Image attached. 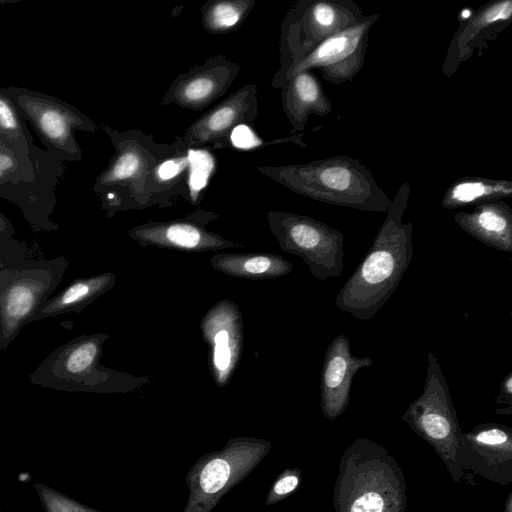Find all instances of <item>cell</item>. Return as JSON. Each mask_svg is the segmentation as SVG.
<instances>
[{
	"mask_svg": "<svg viewBox=\"0 0 512 512\" xmlns=\"http://www.w3.org/2000/svg\"><path fill=\"white\" fill-rule=\"evenodd\" d=\"M100 353V340L96 337L79 338L50 354L30 380L38 384L62 386L87 384Z\"/></svg>",
	"mask_w": 512,
	"mask_h": 512,
	"instance_id": "4fadbf2b",
	"label": "cell"
},
{
	"mask_svg": "<svg viewBox=\"0 0 512 512\" xmlns=\"http://www.w3.org/2000/svg\"><path fill=\"white\" fill-rule=\"evenodd\" d=\"M229 475V464L223 459H214L204 467L201 473V488L206 493H216L225 486Z\"/></svg>",
	"mask_w": 512,
	"mask_h": 512,
	"instance_id": "d4e9b609",
	"label": "cell"
},
{
	"mask_svg": "<svg viewBox=\"0 0 512 512\" xmlns=\"http://www.w3.org/2000/svg\"><path fill=\"white\" fill-rule=\"evenodd\" d=\"M369 356H355L349 338L340 334L327 346L320 382L321 408L329 419L338 417L347 407L355 374L371 367Z\"/></svg>",
	"mask_w": 512,
	"mask_h": 512,
	"instance_id": "7c38bea8",
	"label": "cell"
},
{
	"mask_svg": "<svg viewBox=\"0 0 512 512\" xmlns=\"http://www.w3.org/2000/svg\"><path fill=\"white\" fill-rule=\"evenodd\" d=\"M351 0H302L282 25V68L277 78L329 37L364 19Z\"/></svg>",
	"mask_w": 512,
	"mask_h": 512,
	"instance_id": "8992f818",
	"label": "cell"
},
{
	"mask_svg": "<svg viewBox=\"0 0 512 512\" xmlns=\"http://www.w3.org/2000/svg\"><path fill=\"white\" fill-rule=\"evenodd\" d=\"M4 89L25 121L30 122L46 151L62 162L81 160L75 132H95L97 127L91 118L55 96L23 87Z\"/></svg>",
	"mask_w": 512,
	"mask_h": 512,
	"instance_id": "5b68a950",
	"label": "cell"
},
{
	"mask_svg": "<svg viewBox=\"0 0 512 512\" xmlns=\"http://www.w3.org/2000/svg\"><path fill=\"white\" fill-rule=\"evenodd\" d=\"M476 442L484 445H502L509 442V434L505 427L485 425L474 436Z\"/></svg>",
	"mask_w": 512,
	"mask_h": 512,
	"instance_id": "83f0119b",
	"label": "cell"
},
{
	"mask_svg": "<svg viewBox=\"0 0 512 512\" xmlns=\"http://www.w3.org/2000/svg\"><path fill=\"white\" fill-rule=\"evenodd\" d=\"M15 234V229L9 219L0 211V238L10 237Z\"/></svg>",
	"mask_w": 512,
	"mask_h": 512,
	"instance_id": "1f68e13d",
	"label": "cell"
},
{
	"mask_svg": "<svg viewBox=\"0 0 512 512\" xmlns=\"http://www.w3.org/2000/svg\"><path fill=\"white\" fill-rule=\"evenodd\" d=\"M230 139L235 147L241 149H250L261 144V140L243 123L233 128Z\"/></svg>",
	"mask_w": 512,
	"mask_h": 512,
	"instance_id": "f1b7e54d",
	"label": "cell"
},
{
	"mask_svg": "<svg viewBox=\"0 0 512 512\" xmlns=\"http://www.w3.org/2000/svg\"><path fill=\"white\" fill-rule=\"evenodd\" d=\"M0 133L23 147H33L34 139L27 128L26 121L16 105L0 86Z\"/></svg>",
	"mask_w": 512,
	"mask_h": 512,
	"instance_id": "7402d4cb",
	"label": "cell"
},
{
	"mask_svg": "<svg viewBox=\"0 0 512 512\" xmlns=\"http://www.w3.org/2000/svg\"><path fill=\"white\" fill-rule=\"evenodd\" d=\"M261 171L300 195L334 206L384 213L391 202L372 172L349 156L265 167Z\"/></svg>",
	"mask_w": 512,
	"mask_h": 512,
	"instance_id": "3957f363",
	"label": "cell"
},
{
	"mask_svg": "<svg viewBox=\"0 0 512 512\" xmlns=\"http://www.w3.org/2000/svg\"><path fill=\"white\" fill-rule=\"evenodd\" d=\"M142 243L188 251L229 246L224 240L188 222H168L143 225L133 231Z\"/></svg>",
	"mask_w": 512,
	"mask_h": 512,
	"instance_id": "ac0fdd59",
	"label": "cell"
},
{
	"mask_svg": "<svg viewBox=\"0 0 512 512\" xmlns=\"http://www.w3.org/2000/svg\"><path fill=\"white\" fill-rule=\"evenodd\" d=\"M256 88L248 85L197 119L185 132L182 146L216 142L244 119L256 114Z\"/></svg>",
	"mask_w": 512,
	"mask_h": 512,
	"instance_id": "9a60e30c",
	"label": "cell"
},
{
	"mask_svg": "<svg viewBox=\"0 0 512 512\" xmlns=\"http://www.w3.org/2000/svg\"><path fill=\"white\" fill-rule=\"evenodd\" d=\"M188 160V185L191 193H195V191H199L205 186L213 167V159L206 151H191Z\"/></svg>",
	"mask_w": 512,
	"mask_h": 512,
	"instance_id": "cb8c5ba5",
	"label": "cell"
},
{
	"mask_svg": "<svg viewBox=\"0 0 512 512\" xmlns=\"http://www.w3.org/2000/svg\"><path fill=\"white\" fill-rule=\"evenodd\" d=\"M113 275L105 274L96 277L79 279L71 283L65 290L48 299L35 313L32 321L46 317L59 316L71 311H80L89 302L106 291L112 285Z\"/></svg>",
	"mask_w": 512,
	"mask_h": 512,
	"instance_id": "ffe728a7",
	"label": "cell"
},
{
	"mask_svg": "<svg viewBox=\"0 0 512 512\" xmlns=\"http://www.w3.org/2000/svg\"><path fill=\"white\" fill-rule=\"evenodd\" d=\"M102 128L110 136L116 152L96 179L94 191L100 195L105 207H111L116 205L120 192L128 188L143 191L147 176L153 177L152 165L156 160L136 139L129 140L127 134H120L105 125Z\"/></svg>",
	"mask_w": 512,
	"mask_h": 512,
	"instance_id": "30bf717a",
	"label": "cell"
},
{
	"mask_svg": "<svg viewBox=\"0 0 512 512\" xmlns=\"http://www.w3.org/2000/svg\"><path fill=\"white\" fill-rule=\"evenodd\" d=\"M237 73L236 64L220 57L211 59L180 76L167 93L166 102L200 109L222 94Z\"/></svg>",
	"mask_w": 512,
	"mask_h": 512,
	"instance_id": "5bb4252c",
	"label": "cell"
},
{
	"mask_svg": "<svg viewBox=\"0 0 512 512\" xmlns=\"http://www.w3.org/2000/svg\"><path fill=\"white\" fill-rule=\"evenodd\" d=\"M512 196L510 180L465 176L455 180L444 192L441 206L457 209Z\"/></svg>",
	"mask_w": 512,
	"mask_h": 512,
	"instance_id": "d6986e66",
	"label": "cell"
},
{
	"mask_svg": "<svg viewBox=\"0 0 512 512\" xmlns=\"http://www.w3.org/2000/svg\"><path fill=\"white\" fill-rule=\"evenodd\" d=\"M216 269L242 278H274L287 275L292 264L278 255H216Z\"/></svg>",
	"mask_w": 512,
	"mask_h": 512,
	"instance_id": "44dd1931",
	"label": "cell"
},
{
	"mask_svg": "<svg viewBox=\"0 0 512 512\" xmlns=\"http://www.w3.org/2000/svg\"><path fill=\"white\" fill-rule=\"evenodd\" d=\"M281 87L283 109L294 131L303 130L310 115L326 116L332 111V102L312 71L294 75Z\"/></svg>",
	"mask_w": 512,
	"mask_h": 512,
	"instance_id": "e0dca14e",
	"label": "cell"
},
{
	"mask_svg": "<svg viewBox=\"0 0 512 512\" xmlns=\"http://www.w3.org/2000/svg\"><path fill=\"white\" fill-rule=\"evenodd\" d=\"M19 1H21V0H0V5L13 4V3H16Z\"/></svg>",
	"mask_w": 512,
	"mask_h": 512,
	"instance_id": "d6a6232c",
	"label": "cell"
},
{
	"mask_svg": "<svg viewBox=\"0 0 512 512\" xmlns=\"http://www.w3.org/2000/svg\"><path fill=\"white\" fill-rule=\"evenodd\" d=\"M379 17V13L365 16L354 26L329 37L278 77L277 84L282 86L294 75L313 69H319L322 78L330 83L351 82L364 66L370 31Z\"/></svg>",
	"mask_w": 512,
	"mask_h": 512,
	"instance_id": "ba28073f",
	"label": "cell"
},
{
	"mask_svg": "<svg viewBox=\"0 0 512 512\" xmlns=\"http://www.w3.org/2000/svg\"><path fill=\"white\" fill-rule=\"evenodd\" d=\"M64 162L36 145L27 148L0 133V197L14 203L35 232L54 231L51 215Z\"/></svg>",
	"mask_w": 512,
	"mask_h": 512,
	"instance_id": "277c9868",
	"label": "cell"
},
{
	"mask_svg": "<svg viewBox=\"0 0 512 512\" xmlns=\"http://www.w3.org/2000/svg\"><path fill=\"white\" fill-rule=\"evenodd\" d=\"M250 1H216L205 8L203 23L212 32H225L241 22Z\"/></svg>",
	"mask_w": 512,
	"mask_h": 512,
	"instance_id": "603a6c76",
	"label": "cell"
},
{
	"mask_svg": "<svg viewBox=\"0 0 512 512\" xmlns=\"http://www.w3.org/2000/svg\"><path fill=\"white\" fill-rule=\"evenodd\" d=\"M497 404H506L507 408L511 410L512 404V372H509L501 381L499 386V393L496 397Z\"/></svg>",
	"mask_w": 512,
	"mask_h": 512,
	"instance_id": "f546056e",
	"label": "cell"
},
{
	"mask_svg": "<svg viewBox=\"0 0 512 512\" xmlns=\"http://www.w3.org/2000/svg\"><path fill=\"white\" fill-rule=\"evenodd\" d=\"M188 168V156L180 155L166 159L155 165L152 179L156 184L168 183L179 177Z\"/></svg>",
	"mask_w": 512,
	"mask_h": 512,
	"instance_id": "484cf974",
	"label": "cell"
},
{
	"mask_svg": "<svg viewBox=\"0 0 512 512\" xmlns=\"http://www.w3.org/2000/svg\"><path fill=\"white\" fill-rule=\"evenodd\" d=\"M411 192L403 183L391 200L370 249L336 295L335 304L357 320L374 318L408 270L413 255V225L402 222Z\"/></svg>",
	"mask_w": 512,
	"mask_h": 512,
	"instance_id": "6da1fadb",
	"label": "cell"
},
{
	"mask_svg": "<svg viewBox=\"0 0 512 512\" xmlns=\"http://www.w3.org/2000/svg\"><path fill=\"white\" fill-rule=\"evenodd\" d=\"M232 353L230 348L229 333L222 329L214 337V365L218 371L224 372L231 363Z\"/></svg>",
	"mask_w": 512,
	"mask_h": 512,
	"instance_id": "4316f807",
	"label": "cell"
},
{
	"mask_svg": "<svg viewBox=\"0 0 512 512\" xmlns=\"http://www.w3.org/2000/svg\"><path fill=\"white\" fill-rule=\"evenodd\" d=\"M297 485H298L297 477L287 476V477L282 478L281 480H279L276 483L274 490L277 494L284 495V494H287V493L293 491Z\"/></svg>",
	"mask_w": 512,
	"mask_h": 512,
	"instance_id": "4dcf8cb0",
	"label": "cell"
},
{
	"mask_svg": "<svg viewBox=\"0 0 512 512\" xmlns=\"http://www.w3.org/2000/svg\"><path fill=\"white\" fill-rule=\"evenodd\" d=\"M269 218L281 248L301 257L312 276L322 281L340 276L344 268V235L339 230L298 214L272 212Z\"/></svg>",
	"mask_w": 512,
	"mask_h": 512,
	"instance_id": "52a82bcc",
	"label": "cell"
},
{
	"mask_svg": "<svg viewBox=\"0 0 512 512\" xmlns=\"http://www.w3.org/2000/svg\"><path fill=\"white\" fill-rule=\"evenodd\" d=\"M453 218L477 241L495 250L512 253V208L503 200L477 204L472 211H459Z\"/></svg>",
	"mask_w": 512,
	"mask_h": 512,
	"instance_id": "2e32d148",
	"label": "cell"
},
{
	"mask_svg": "<svg viewBox=\"0 0 512 512\" xmlns=\"http://www.w3.org/2000/svg\"><path fill=\"white\" fill-rule=\"evenodd\" d=\"M427 373L421 395L403 419L429 439L442 441L458 432L449 385L433 351L427 355Z\"/></svg>",
	"mask_w": 512,
	"mask_h": 512,
	"instance_id": "9c48e42d",
	"label": "cell"
},
{
	"mask_svg": "<svg viewBox=\"0 0 512 512\" xmlns=\"http://www.w3.org/2000/svg\"><path fill=\"white\" fill-rule=\"evenodd\" d=\"M512 19V0H493L463 20L455 31L443 62L442 71L451 77L477 49L486 48Z\"/></svg>",
	"mask_w": 512,
	"mask_h": 512,
	"instance_id": "8fae6325",
	"label": "cell"
},
{
	"mask_svg": "<svg viewBox=\"0 0 512 512\" xmlns=\"http://www.w3.org/2000/svg\"><path fill=\"white\" fill-rule=\"evenodd\" d=\"M67 266L65 258L46 259L13 236L0 238V350L31 322Z\"/></svg>",
	"mask_w": 512,
	"mask_h": 512,
	"instance_id": "7a4b0ae2",
	"label": "cell"
}]
</instances>
